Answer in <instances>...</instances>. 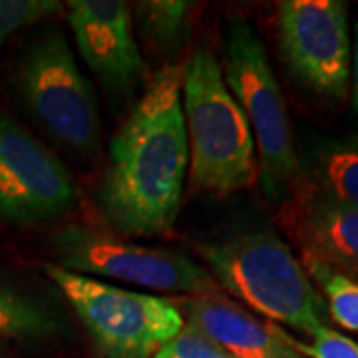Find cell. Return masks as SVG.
Listing matches in <instances>:
<instances>
[{"mask_svg": "<svg viewBox=\"0 0 358 358\" xmlns=\"http://www.w3.org/2000/svg\"><path fill=\"white\" fill-rule=\"evenodd\" d=\"M154 358H233L221 346L211 341L203 331L187 322L169 343L162 346Z\"/></svg>", "mask_w": 358, "mask_h": 358, "instance_id": "18", "label": "cell"}, {"mask_svg": "<svg viewBox=\"0 0 358 358\" xmlns=\"http://www.w3.org/2000/svg\"><path fill=\"white\" fill-rule=\"evenodd\" d=\"M303 267L319 289L331 319L346 331L358 333V281L317 257L303 253Z\"/></svg>", "mask_w": 358, "mask_h": 358, "instance_id": "16", "label": "cell"}, {"mask_svg": "<svg viewBox=\"0 0 358 358\" xmlns=\"http://www.w3.org/2000/svg\"><path fill=\"white\" fill-rule=\"evenodd\" d=\"M223 78L251 128L257 150L259 183L271 199H279L299 179L291 117L273 74L261 36L241 16L231 18L225 32Z\"/></svg>", "mask_w": 358, "mask_h": 358, "instance_id": "4", "label": "cell"}, {"mask_svg": "<svg viewBox=\"0 0 358 358\" xmlns=\"http://www.w3.org/2000/svg\"><path fill=\"white\" fill-rule=\"evenodd\" d=\"M44 271L84 324L100 358H154L183 329L176 301L46 263Z\"/></svg>", "mask_w": 358, "mask_h": 358, "instance_id": "5", "label": "cell"}, {"mask_svg": "<svg viewBox=\"0 0 358 358\" xmlns=\"http://www.w3.org/2000/svg\"><path fill=\"white\" fill-rule=\"evenodd\" d=\"M52 251L58 261L54 265L90 279H110L187 299L223 294L209 271L189 255L138 245L86 225H64L52 239Z\"/></svg>", "mask_w": 358, "mask_h": 358, "instance_id": "7", "label": "cell"}, {"mask_svg": "<svg viewBox=\"0 0 358 358\" xmlns=\"http://www.w3.org/2000/svg\"><path fill=\"white\" fill-rule=\"evenodd\" d=\"M350 76H352V102L358 114V18L355 24V40H352V54H350Z\"/></svg>", "mask_w": 358, "mask_h": 358, "instance_id": "20", "label": "cell"}, {"mask_svg": "<svg viewBox=\"0 0 358 358\" xmlns=\"http://www.w3.org/2000/svg\"><path fill=\"white\" fill-rule=\"evenodd\" d=\"M62 10L56 0H0V48L22 28L40 24Z\"/></svg>", "mask_w": 358, "mask_h": 358, "instance_id": "17", "label": "cell"}, {"mask_svg": "<svg viewBox=\"0 0 358 358\" xmlns=\"http://www.w3.org/2000/svg\"><path fill=\"white\" fill-rule=\"evenodd\" d=\"M181 108L193 185L217 197L249 189L259 178L253 134L205 46L181 68Z\"/></svg>", "mask_w": 358, "mask_h": 358, "instance_id": "3", "label": "cell"}, {"mask_svg": "<svg viewBox=\"0 0 358 358\" xmlns=\"http://www.w3.org/2000/svg\"><path fill=\"white\" fill-rule=\"evenodd\" d=\"M277 28L282 58L296 80L320 98H346L352 40L345 2L285 0Z\"/></svg>", "mask_w": 358, "mask_h": 358, "instance_id": "8", "label": "cell"}, {"mask_svg": "<svg viewBox=\"0 0 358 358\" xmlns=\"http://www.w3.org/2000/svg\"><path fill=\"white\" fill-rule=\"evenodd\" d=\"M187 169L181 66L166 64L110 141L96 192L100 217L120 237L169 235L181 209Z\"/></svg>", "mask_w": 358, "mask_h": 358, "instance_id": "1", "label": "cell"}, {"mask_svg": "<svg viewBox=\"0 0 358 358\" xmlns=\"http://www.w3.org/2000/svg\"><path fill=\"white\" fill-rule=\"evenodd\" d=\"M315 185L358 211V140H324L315 152Z\"/></svg>", "mask_w": 358, "mask_h": 358, "instance_id": "15", "label": "cell"}, {"mask_svg": "<svg viewBox=\"0 0 358 358\" xmlns=\"http://www.w3.org/2000/svg\"><path fill=\"white\" fill-rule=\"evenodd\" d=\"M195 251L209 275L271 322L313 334L327 327V305L303 263L279 233L267 227H241L201 241Z\"/></svg>", "mask_w": 358, "mask_h": 358, "instance_id": "2", "label": "cell"}, {"mask_svg": "<svg viewBox=\"0 0 358 358\" xmlns=\"http://www.w3.org/2000/svg\"><path fill=\"white\" fill-rule=\"evenodd\" d=\"M134 13L145 44L157 54H176L192 36V2L143 0L136 4Z\"/></svg>", "mask_w": 358, "mask_h": 358, "instance_id": "14", "label": "cell"}, {"mask_svg": "<svg viewBox=\"0 0 358 358\" xmlns=\"http://www.w3.org/2000/svg\"><path fill=\"white\" fill-rule=\"evenodd\" d=\"M313 343H294L305 358H358V343L331 327H322L310 336Z\"/></svg>", "mask_w": 358, "mask_h": 358, "instance_id": "19", "label": "cell"}, {"mask_svg": "<svg viewBox=\"0 0 358 358\" xmlns=\"http://www.w3.org/2000/svg\"><path fill=\"white\" fill-rule=\"evenodd\" d=\"M16 88L22 103L50 136L82 157L100 145L102 122L90 80L58 26H48L28 44Z\"/></svg>", "mask_w": 358, "mask_h": 358, "instance_id": "6", "label": "cell"}, {"mask_svg": "<svg viewBox=\"0 0 358 358\" xmlns=\"http://www.w3.org/2000/svg\"><path fill=\"white\" fill-rule=\"evenodd\" d=\"M68 333L62 310L40 294L0 279V341L38 345Z\"/></svg>", "mask_w": 358, "mask_h": 358, "instance_id": "13", "label": "cell"}, {"mask_svg": "<svg viewBox=\"0 0 358 358\" xmlns=\"http://www.w3.org/2000/svg\"><path fill=\"white\" fill-rule=\"evenodd\" d=\"M179 308L183 319L233 358H305L296 350V341L281 327L259 319L223 294L183 299Z\"/></svg>", "mask_w": 358, "mask_h": 358, "instance_id": "11", "label": "cell"}, {"mask_svg": "<svg viewBox=\"0 0 358 358\" xmlns=\"http://www.w3.org/2000/svg\"><path fill=\"white\" fill-rule=\"evenodd\" d=\"M303 253L317 257L358 281V211L315 183L307 185L293 209Z\"/></svg>", "mask_w": 358, "mask_h": 358, "instance_id": "12", "label": "cell"}, {"mask_svg": "<svg viewBox=\"0 0 358 358\" xmlns=\"http://www.w3.org/2000/svg\"><path fill=\"white\" fill-rule=\"evenodd\" d=\"M68 24L82 60L112 98L124 100L140 88L145 62L126 2L70 0Z\"/></svg>", "mask_w": 358, "mask_h": 358, "instance_id": "10", "label": "cell"}, {"mask_svg": "<svg viewBox=\"0 0 358 358\" xmlns=\"http://www.w3.org/2000/svg\"><path fill=\"white\" fill-rule=\"evenodd\" d=\"M76 207V185L62 159L18 124L0 114V219L38 225Z\"/></svg>", "mask_w": 358, "mask_h": 358, "instance_id": "9", "label": "cell"}, {"mask_svg": "<svg viewBox=\"0 0 358 358\" xmlns=\"http://www.w3.org/2000/svg\"><path fill=\"white\" fill-rule=\"evenodd\" d=\"M0 358H13V357H8V355H4V352H0Z\"/></svg>", "mask_w": 358, "mask_h": 358, "instance_id": "21", "label": "cell"}]
</instances>
